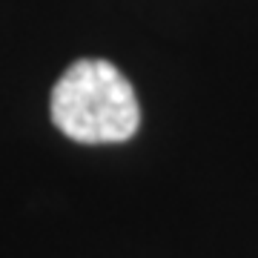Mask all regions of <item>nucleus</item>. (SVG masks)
Masks as SVG:
<instances>
[{"label":"nucleus","mask_w":258,"mask_h":258,"mask_svg":"<svg viewBox=\"0 0 258 258\" xmlns=\"http://www.w3.org/2000/svg\"><path fill=\"white\" fill-rule=\"evenodd\" d=\"M52 120L81 144H120L138 132V98L123 75L101 57L75 60L52 89Z\"/></svg>","instance_id":"f257e3e1"}]
</instances>
